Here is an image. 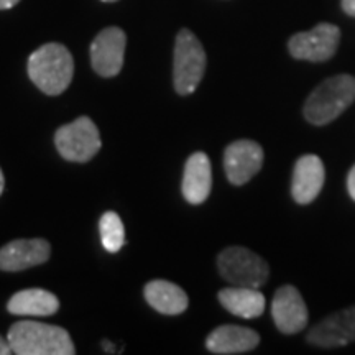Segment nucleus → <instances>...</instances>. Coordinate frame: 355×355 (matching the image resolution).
I'll return each instance as SVG.
<instances>
[{"label": "nucleus", "mask_w": 355, "mask_h": 355, "mask_svg": "<svg viewBox=\"0 0 355 355\" xmlns=\"http://www.w3.org/2000/svg\"><path fill=\"white\" fill-rule=\"evenodd\" d=\"M12 352L17 355H74L73 339L60 326L19 321L8 329L7 336Z\"/></svg>", "instance_id": "nucleus-1"}, {"label": "nucleus", "mask_w": 355, "mask_h": 355, "mask_svg": "<svg viewBox=\"0 0 355 355\" xmlns=\"http://www.w3.org/2000/svg\"><path fill=\"white\" fill-rule=\"evenodd\" d=\"M28 76L46 96H60L74 76V60L61 43H46L28 58Z\"/></svg>", "instance_id": "nucleus-2"}, {"label": "nucleus", "mask_w": 355, "mask_h": 355, "mask_svg": "<svg viewBox=\"0 0 355 355\" xmlns=\"http://www.w3.org/2000/svg\"><path fill=\"white\" fill-rule=\"evenodd\" d=\"M355 101V78L339 74L319 84L304 104V117L314 125L336 121Z\"/></svg>", "instance_id": "nucleus-3"}, {"label": "nucleus", "mask_w": 355, "mask_h": 355, "mask_svg": "<svg viewBox=\"0 0 355 355\" xmlns=\"http://www.w3.org/2000/svg\"><path fill=\"white\" fill-rule=\"evenodd\" d=\"M207 58L201 42L188 28L180 30L175 42L173 60V83L180 96H189L196 91L206 73Z\"/></svg>", "instance_id": "nucleus-4"}, {"label": "nucleus", "mask_w": 355, "mask_h": 355, "mask_svg": "<svg viewBox=\"0 0 355 355\" xmlns=\"http://www.w3.org/2000/svg\"><path fill=\"white\" fill-rule=\"evenodd\" d=\"M55 145L66 162L87 163L99 153L102 141L96 123L86 115H81L76 121L58 128Z\"/></svg>", "instance_id": "nucleus-5"}, {"label": "nucleus", "mask_w": 355, "mask_h": 355, "mask_svg": "<svg viewBox=\"0 0 355 355\" xmlns=\"http://www.w3.org/2000/svg\"><path fill=\"white\" fill-rule=\"evenodd\" d=\"M219 272L234 286L260 288L268 279V263L255 252L243 247H229L220 252Z\"/></svg>", "instance_id": "nucleus-6"}, {"label": "nucleus", "mask_w": 355, "mask_h": 355, "mask_svg": "<svg viewBox=\"0 0 355 355\" xmlns=\"http://www.w3.org/2000/svg\"><path fill=\"white\" fill-rule=\"evenodd\" d=\"M339 42L340 30L336 25L319 24L309 32H301L291 37L288 50L296 60L322 63L334 56Z\"/></svg>", "instance_id": "nucleus-7"}, {"label": "nucleus", "mask_w": 355, "mask_h": 355, "mask_svg": "<svg viewBox=\"0 0 355 355\" xmlns=\"http://www.w3.org/2000/svg\"><path fill=\"white\" fill-rule=\"evenodd\" d=\"M127 35L119 26H109L91 43V64L92 69L102 78H114L121 73L125 55Z\"/></svg>", "instance_id": "nucleus-8"}, {"label": "nucleus", "mask_w": 355, "mask_h": 355, "mask_svg": "<svg viewBox=\"0 0 355 355\" xmlns=\"http://www.w3.org/2000/svg\"><path fill=\"white\" fill-rule=\"evenodd\" d=\"M263 165V150L254 140H237L224 152V170L235 186L250 181Z\"/></svg>", "instance_id": "nucleus-9"}, {"label": "nucleus", "mask_w": 355, "mask_h": 355, "mask_svg": "<svg viewBox=\"0 0 355 355\" xmlns=\"http://www.w3.org/2000/svg\"><path fill=\"white\" fill-rule=\"evenodd\" d=\"M308 343L334 349L355 343V306L340 309L316 324L308 334Z\"/></svg>", "instance_id": "nucleus-10"}, {"label": "nucleus", "mask_w": 355, "mask_h": 355, "mask_svg": "<svg viewBox=\"0 0 355 355\" xmlns=\"http://www.w3.org/2000/svg\"><path fill=\"white\" fill-rule=\"evenodd\" d=\"M272 316L275 326L283 334H296L308 324V308L295 286H282L272 301Z\"/></svg>", "instance_id": "nucleus-11"}, {"label": "nucleus", "mask_w": 355, "mask_h": 355, "mask_svg": "<svg viewBox=\"0 0 355 355\" xmlns=\"http://www.w3.org/2000/svg\"><path fill=\"white\" fill-rule=\"evenodd\" d=\"M51 255V245L44 239H20L0 248V270L21 272L43 265Z\"/></svg>", "instance_id": "nucleus-12"}, {"label": "nucleus", "mask_w": 355, "mask_h": 355, "mask_svg": "<svg viewBox=\"0 0 355 355\" xmlns=\"http://www.w3.org/2000/svg\"><path fill=\"white\" fill-rule=\"evenodd\" d=\"M326 171L321 158L316 155H304L295 165L293 171V183L291 193L295 201L298 204H309L319 196Z\"/></svg>", "instance_id": "nucleus-13"}, {"label": "nucleus", "mask_w": 355, "mask_h": 355, "mask_svg": "<svg viewBox=\"0 0 355 355\" xmlns=\"http://www.w3.org/2000/svg\"><path fill=\"white\" fill-rule=\"evenodd\" d=\"M260 343L259 332L242 326H220L207 336L206 347L212 354L232 355L254 350Z\"/></svg>", "instance_id": "nucleus-14"}, {"label": "nucleus", "mask_w": 355, "mask_h": 355, "mask_svg": "<svg viewBox=\"0 0 355 355\" xmlns=\"http://www.w3.org/2000/svg\"><path fill=\"white\" fill-rule=\"evenodd\" d=\"M212 188L211 162L206 153L196 152L188 158L183 175V196L189 204H202Z\"/></svg>", "instance_id": "nucleus-15"}, {"label": "nucleus", "mask_w": 355, "mask_h": 355, "mask_svg": "<svg viewBox=\"0 0 355 355\" xmlns=\"http://www.w3.org/2000/svg\"><path fill=\"white\" fill-rule=\"evenodd\" d=\"M60 309V301L53 293L42 288H28L12 296L7 303V311L15 316H53Z\"/></svg>", "instance_id": "nucleus-16"}, {"label": "nucleus", "mask_w": 355, "mask_h": 355, "mask_svg": "<svg viewBox=\"0 0 355 355\" xmlns=\"http://www.w3.org/2000/svg\"><path fill=\"white\" fill-rule=\"evenodd\" d=\"M146 303L157 309L158 313L168 314V316H176V314L184 313L188 308V295L183 288L175 283L166 282V279H153L144 290Z\"/></svg>", "instance_id": "nucleus-17"}, {"label": "nucleus", "mask_w": 355, "mask_h": 355, "mask_svg": "<svg viewBox=\"0 0 355 355\" xmlns=\"http://www.w3.org/2000/svg\"><path fill=\"white\" fill-rule=\"evenodd\" d=\"M219 301L230 314L243 319L259 318L265 311V296L259 291V288H224L219 291Z\"/></svg>", "instance_id": "nucleus-18"}, {"label": "nucleus", "mask_w": 355, "mask_h": 355, "mask_svg": "<svg viewBox=\"0 0 355 355\" xmlns=\"http://www.w3.org/2000/svg\"><path fill=\"white\" fill-rule=\"evenodd\" d=\"M101 241L109 254H117L125 243V229L117 212H105L99 220Z\"/></svg>", "instance_id": "nucleus-19"}, {"label": "nucleus", "mask_w": 355, "mask_h": 355, "mask_svg": "<svg viewBox=\"0 0 355 355\" xmlns=\"http://www.w3.org/2000/svg\"><path fill=\"white\" fill-rule=\"evenodd\" d=\"M347 189H349L350 198L355 201V166L350 170L349 176H347Z\"/></svg>", "instance_id": "nucleus-20"}, {"label": "nucleus", "mask_w": 355, "mask_h": 355, "mask_svg": "<svg viewBox=\"0 0 355 355\" xmlns=\"http://www.w3.org/2000/svg\"><path fill=\"white\" fill-rule=\"evenodd\" d=\"M344 12L350 17H355V0H343Z\"/></svg>", "instance_id": "nucleus-21"}, {"label": "nucleus", "mask_w": 355, "mask_h": 355, "mask_svg": "<svg viewBox=\"0 0 355 355\" xmlns=\"http://www.w3.org/2000/svg\"><path fill=\"white\" fill-rule=\"evenodd\" d=\"M8 354H12L10 344H8V340L6 339V337L0 336V355H8Z\"/></svg>", "instance_id": "nucleus-22"}, {"label": "nucleus", "mask_w": 355, "mask_h": 355, "mask_svg": "<svg viewBox=\"0 0 355 355\" xmlns=\"http://www.w3.org/2000/svg\"><path fill=\"white\" fill-rule=\"evenodd\" d=\"M20 0H0V10H7V8L15 7Z\"/></svg>", "instance_id": "nucleus-23"}, {"label": "nucleus", "mask_w": 355, "mask_h": 355, "mask_svg": "<svg viewBox=\"0 0 355 355\" xmlns=\"http://www.w3.org/2000/svg\"><path fill=\"white\" fill-rule=\"evenodd\" d=\"M102 347H104V350L107 354H115V352H117V350H115V345L110 344L109 340H102Z\"/></svg>", "instance_id": "nucleus-24"}, {"label": "nucleus", "mask_w": 355, "mask_h": 355, "mask_svg": "<svg viewBox=\"0 0 355 355\" xmlns=\"http://www.w3.org/2000/svg\"><path fill=\"white\" fill-rule=\"evenodd\" d=\"M3 183H6V181H3V173H2V170H0V196H2V191H3Z\"/></svg>", "instance_id": "nucleus-25"}, {"label": "nucleus", "mask_w": 355, "mask_h": 355, "mask_svg": "<svg viewBox=\"0 0 355 355\" xmlns=\"http://www.w3.org/2000/svg\"><path fill=\"white\" fill-rule=\"evenodd\" d=\"M102 2H107V3H110V2H117V0H102Z\"/></svg>", "instance_id": "nucleus-26"}]
</instances>
